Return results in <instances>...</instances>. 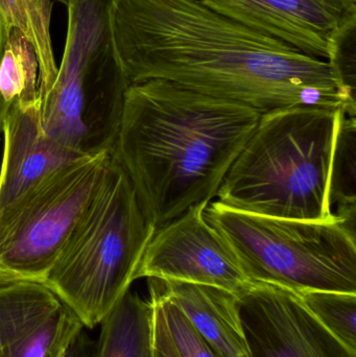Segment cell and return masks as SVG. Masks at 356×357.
I'll return each mask as SVG.
<instances>
[{
	"label": "cell",
	"instance_id": "cell-1",
	"mask_svg": "<svg viewBox=\"0 0 356 357\" xmlns=\"http://www.w3.org/2000/svg\"><path fill=\"white\" fill-rule=\"evenodd\" d=\"M109 31L130 85L159 79L261 114L316 107L356 116L330 61L228 18L199 0H110Z\"/></svg>",
	"mask_w": 356,
	"mask_h": 357
},
{
	"label": "cell",
	"instance_id": "cell-2",
	"mask_svg": "<svg viewBox=\"0 0 356 357\" xmlns=\"http://www.w3.org/2000/svg\"><path fill=\"white\" fill-rule=\"evenodd\" d=\"M261 114L165 79L131 84L113 156L156 228L217 197Z\"/></svg>",
	"mask_w": 356,
	"mask_h": 357
},
{
	"label": "cell",
	"instance_id": "cell-3",
	"mask_svg": "<svg viewBox=\"0 0 356 357\" xmlns=\"http://www.w3.org/2000/svg\"><path fill=\"white\" fill-rule=\"evenodd\" d=\"M340 111L295 107L261 114L224 178L217 202L272 218H336L328 177Z\"/></svg>",
	"mask_w": 356,
	"mask_h": 357
},
{
	"label": "cell",
	"instance_id": "cell-4",
	"mask_svg": "<svg viewBox=\"0 0 356 357\" xmlns=\"http://www.w3.org/2000/svg\"><path fill=\"white\" fill-rule=\"evenodd\" d=\"M156 230L112 154L95 197L43 283L85 328H95L130 291Z\"/></svg>",
	"mask_w": 356,
	"mask_h": 357
},
{
	"label": "cell",
	"instance_id": "cell-5",
	"mask_svg": "<svg viewBox=\"0 0 356 357\" xmlns=\"http://www.w3.org/2000/svg\"><path fill=\"white\" fill-rule=\"evenodd\" d=\"M206 220L251 282L356 293V234L330 220L272 218L209 203Z\"/></svg>",
	"mask_w": 356,
	"mask_h": 357
},
{
	"label": "cell",
	"instance_id": "cell-6",
	"mask_svg": "<svg viewBox=\"0 0 356 357\" xmlns=\"http://www.w3.org/2000/svg\"><path fill=\"white\" fill-rule=\"evenodd\" d=\"M129 86L100 29L67 27L56 82L40 104L44 132L81 157L112 154Z\"/></svg>",
	"mask_w": 356,
	"mask_h": 357
},
{
	"label": "cell",
	"instance_id": "cell-7",
	"mask_svg": "<svg viewBox=\"0 0 356 357\" xmlns=\"http://www.w3.org/2000/svg\"><path fill=\"white\" fill-rule=\"evenodd\" d=\"M111 155L72 161L0 209V279L45 281L95 197Z\"/></svg>",
	"mask_w": 356,
	"mask_h": 357
},
{
	"label": "cell",
	"instance_id": "cell-8",
	"mask_svg": "<svg viewBox=\"0 0 356 357\" xmlns=\"http://www.w3.org/2000/svg\"><path fill=\"white\" fill-rule=\"evenodd\" d=\"M209 202L192 206L157 229L136 273L139 278L208 285L240 295L251 281L206 220Z\"/></svg>",
	"mask_w": 356,
	"mask_h": 357
},
{
	"label": "cell",
	"instance_id": "cell-9",
	"mask_svg": "<svg viewBox=\"0 0 356 357\" xmlns=\"http://www.w3.org/2000/svg\"><path fill=\"white\" fill-rule=\"evenodd\" d=\"M199 1L305 56L330 62L345 38L355 31L356 0Z\"/></svg>",
	"mask_w": 356,
	"mask_h": 357
},
{
	"label": "cell",
	"instance_id": "cell-10",
	"mask_svg": "<svg viewBox=\"0 0 356 357\" xmlns=\"http://www.w3.org/2000/svg\"><path fill=\"white\" fill-rule=\"evenodd\" d=\"M252 357H356L292 289L263 282L238 295Z\"/></svg>",
	"mask_w": 356,
	"mask_h": 357
},
{
	"label": "cell",
	"instance_id": "cell-11",
	"mask_svg": "<svg viewBox=\"0 0 356 357\" xmlns=\"http://www.w3.org/2000/svg\"><path fill=\"white\" fill-rule=\"evenodd\" d=\"M83 328L43 282L0 279V357H62Z\"/></svg>",
	"mask_w": 356,
	"mask_h": 357
},
{
	"label": "cell",
	"instance_id": "cell-12",
	"mask_svg": "<svg viewBox=\"0 0 356 357\" xmlns=\"http://www.w3.org/2000/svg\"><path fill=\"white\" fill-rule=\"evenodd\" d=\"M2 133L4 152L0 171V209L42 178L83 158L46 135L40 119V102H12Z\"/></svg>",
	"mask_w": 356,
	"mask_h": 357
},
{
	"label": "cell",
	"instance_id": "cell-13",
	"mask_svg": "<svg viewBox=\"0 0 356 357\" xmlns=\"http://www.w3.org/2000/svg\"><path fill=\"white\" fill-rule=\"evenodd\" d=\"M219 357H252L235 294L208 285L152 279Z\"/></svg>",
	"mask_w": 356,
	"mask_h": 357
},
{
	"label": "cell",
	"instance_id": "cell-14",
	"mask_svg": "<svg viewBox=\"0 0 356 357\" xmlns=\"http://www.w3.org/2000/svg\"><path fill=\"white\" fill-rule=\"evenodd\" d=\"M93 357H154V306L127 291L100 323Z\"/></svg>",
	"mask_w": 356,
	"mask_h": 357
},
{
	"label": "cell",
	"instance_id": "cell-15",
	"mask_svg": "<svg viewBox=\"0 0 356 357\" xmlns=\"http://www.w3.org/2000/svg\"><path fill=\"white\" fill-rule=\"evenodd\" d=\"M52 10V0H0V25L6 31H21L37 56L40 100L50 91L58 75L50 33Z\"/></svg>",
	"mask_w": 356,
	"mask_h": 357
},
{
	"label": "cell",
	"instance_id": "cell-16",
	"mask_svg": "<svg viewBox=\"0 0 356 357\" xmlns=\"http://www.w3.org/2000/svg\"><path fill=\"white\" fill-rule=\"evenodd\" d=\"M356 116L341 110L332 144L328 177V197L336 215L355 233L356 228Z\"/></svg>",
	"mask_w": 356,
	"mask_h": 357
},
{
	"label": "cell",
	"instance_id": "cell-17",
	"mask_svg": "<svg viewBox=\"0 0 356 357\" xmlns=\"http://www.w3.org/2000/svg\"><path fill=\"white\" fill-rule=\"evenodd\" d=\"M0 92L10 106L12 102H40L39 63L26 38L10 29L0 60Z\"/></svg>",
	"mask_w": 356,
	"mask_h": 357
},
{
	"label": "cell",
	"instance_id": "cell-18",
	"mask_svg": "<svg viewBox=\"0 0 356 357\" xmlns=\"http://www.w3.org/2000/svg\"><path fill=\"white\" fill-rule=\"evenodd\" d=\"M298 295L307 310L336 339L356 352V293L305 291Z\"/></svg>",
	"mask_w": 356,
	"mask_h": 357
},
{
	"label": "cell",
	"instance_id": "cell-19",
	"mask_svg": "<svg viewBox=\"0 0 356 357\" xmlns=\"http://www.w3.org/2000/svg\"><path fill=\"white\" fill-rule=\"evenodd\" d=\"M150 293L162 307L169 335L180 357H219L196 333L183 312L161 294L152 279Z\"/></svg>",
	"mask_w": 356,
	"mask_h": 357
},
{
	"label": "cell",
	"instance_id": "cell-20",
	"mask_svg": "<svg viewBox=\"0 0 356 357\" xmlns=\"http://www.w3.org/2000/svg\"><path fill=\"white\" fill-rule=\"evenodd\" d=\"M150 299L154 306V331H153L154 357H180L169 335L164 312L160 303L153 296H150Z\"/></svg>",
	"mask_w": 356,
	"mask_h": 357
},
{
	"label": "cell",
	"instance_id": "cell-21",
	"mask_svg": "<svg viewBox=\"0 0 356 357\" xmlns=\"http://www.w3.org/2000/svg\"><path fill=\"white\" fill-rule=\"evenodd\" d=\"M95 342L86 333L85 327L71 340L62 357H93Z\"/></svg>",
	"mask_w": 356,
	"mask_h": 357
},
{
	"label": "cell",
	"instance_id": "cell-22",
	"mask_svg": "<svg viewBox=\"0 0 356 357\" xmlns=\"http://www.w3.org/2000/svg\"><path fill=\"white\" fill-rule=\"evenodd\" d=\"M10 31H6L3 27L0 25V60H1L2 50H3L4 42H6V37H8ZM8 105L2 96L0 92V133L2 132L3 128V121L6 119V112H8Z\"/></svg>",
	"mask_w": 356,
	"mask_h": 357
}]
</instances>
